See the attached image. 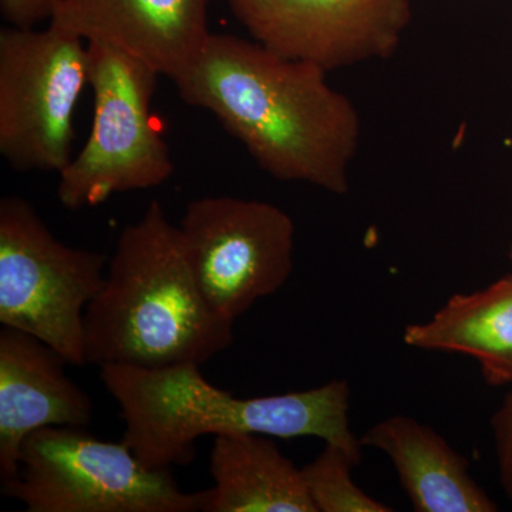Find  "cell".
<instances>
[{"mask_svg": "<svg viewBox=\"0 0 512 512\" xmlns=\"http://www.w3.org/2000/svg\"><path fill=\"white\" fill-rule=\"evenodd\" d=\"M171 82L185 103L220 121L266 174L348 194L362 119L322 67L255 40L211 33L197 59Z\"/></svg>", "mask_w": 512, "mask_h": 512, "instance_id": "6da1fadb", "label": "cell"}, {"mask_svg": "<svg viewBox=\"0 0 512 512\" xmlns=\"http://www.w3.org/2000/svg\"><path fill=\"white\" fill-rule=\"evenodd\" d=\"M100 376L121 410L123 441L151 468L187 466L204 436L265 434L316 437L359 464L362 443L350 429L346 380L305 390L241 399L208 382L197 363L164 367L104 366Z\"/></svg>", "mask_w": 512, "mask_h": 512, "instance_id": "7a4b0ae2", "label": "cell"}, {"mask_svg": "<svg viewBox=\"0 0 512 512\" xmlns=\"http://www.w3.org/2000/svg\"><path fill=\"white\" fill-rule=\"evenodd\" d=\"M234 342L197 284L178 227L158 201L117 238L106 281L84 313L87 365L208 362Z\"/></svg>", "mask_w": 512, "mask_h": 512, "instance_id": "3957f363", "label": "cell"}, {"mask_svg": "<svg viewBox=\"0 0 512 512\" xmlns=\"http://www.w3.org/2000/svg\"><path fill=\"white\" fill-rule=\"evenodd\" d=\"M93 121L89 138L59 174L57 197L70 211L170 180L174 161L151 116L160 74L106 43L87 42Z\"/></svg>", "mask_w": 512, "mask_h": 512, "instance_id": "277c9868", "label": "cell"}, {"mask_svg": "<svg viewBox=\"0 0 512 512\" xmlns=\"http://www.w3.org/2000/svg\"><path fill=\"white\" fill-rule=\"evenodd\" d=\"M2 494L29 512H197L204 504V491L185 493L171 468L147 467L123 440L70 426L30 434Z\"/></svg>", "mask_w": 512, "mask_h": 512, "instance_id": "5b68a950", "label": "cell"}, {"mask_svg": "<svg viewBox=\"0 0 512 512\" xmlns=\"http://www.w3.org/2000/svg\"><path fill=\"white\" fill-rule=\"evenodd\" d=\"M106 256L63 244L25 198L0 200V323L87 365L84 313L106 281Z\"/></svg>", "mask_w": 512, "mask_h": 512, "instance_id": "8992f818", "label": "cell"}, {"mask_svg": "<svg viewBox=\"0 0 512 512\" xmlns=\"http://www.w3.org/2000/svg\"><path fill=\"white\" fill-rule=\"evenodd\" d=\"M87 86L83 37L52 22L2 29L0 154L13 170L62 173L74 156V117Z\"/></svg>", "mask_w": 512, "mask_h": 512, "instance_id": "52a82bcc", "label": "cell"}, {"mask_svg": "<svg viewBox=\"0 0 512 512\" xmlns=\"http://www.w3.org/2000/svg\"><path fill=\"white\" fill-rule=\"evenodd\" d=\"M178 231L202 295L228 322L279 291L292 274L295 224L269 202L197 198L185 208Z\"/></svg>", "mask_w": 512, "mask_h": 512, "instance_id": "ba28073f", "label": "cell"}, {"mask_svg": "<svg viewBox=\"0 0 512 512\" xmlns=\"http://www.w3.org/2000/svg\"><path fill=\"white\" fill-rule=\"evenodd\" d=\"M256 43L330 73L396 55L413 0H225Z\"/></svg>", "mask_w": 512, "mask_h": 512, "instance_id": "9c48e42d", "label": "cell"}, {"mask_svg": "<svg viewBox=\"0 0 512 512\" xmlns=\"http://www.w3.org/2000/svg\"><path fill=\"white\" fill-rule=\"evenodd\" d=\"M211 0H62L50 22L174 80L204 49Z\"/></svg>", "mask_w": 512, "mask_h": 512, "instance_id": "30bf717a", "label": "cell"}, {"mask_svg": "<svg viewBox=\"0 0 512 512\" xmlns=\"http://www.w3.org/2000/svg\"><path fill=\"white\" fill-rule=\"evenodd\" d=\"M64 359L43 340L3 326L0 330V477L19 468L30 434L47 427H87L89 394L67 376Z\"/></svg>", "mask_w": 512, "mask_h": 512, "instance_id": "8fae6325", "label": "cell"}, {"mask_svg": "<svg viewBox=\"0 0 512 512\" xmlns=\"http://www.w3.org/2000/svg\"><path fill=\"white\" fill-rule=\"evenodd\" d=\"M392 460L417 512H494V501L468 471V461L429 426L392 416L360 439Z\"/></svg>", "mask_w": 512, "mask_h": 512, "instance_id": "7c38bea8", "label": "cell"}, {"mask_svg": "<svg viewBox=\"0 0 512 512\" xmlns=\"http://www.w3.org/2000/svg\"><path fill=\"white\" fill-rule=\"evenodd\" d=\"M210 474L214 487L204 491L202 512H318L302 470L281 453L274 437H214Z\"/></svg>", "mask_w": 512, "mask_h": 512, "instance_id": "4fadbf2b", "label": "cell"}, {"mask_svg": "<svg viewBox=\"0 0 512 512\" xmlns=\"http://www.w3.org/2000/svg\"><path fill=\"white\" fill-rule=\"evenodd\" d=\"M403 340L416 349L474 357L487 383L512 384V275L453 296L429 322L407 326Z\"/></svg>", "mask_w": 512, "mask_h": 512, "instance_id": "5bb4252c", "label": "cell"}, {"mask_svg": "<svg viewBox=\"0 0 512 512\" xmlns=\"http://www.w3.org/2000/svg\"><path fill=\"white\" fill-rule=\"evenodd\" d=\"M357 466L346 451L326 443L325 450L308 466L302 468L306 490L318 512H389V505L380 503L357 487L352 478Z\"/></svg>", "mask_w": 512, "mask_h": 512, "instance_id": "9a60e30c", "label": "cell"}, {"mask_svg": "<svg viewBox=\"0 0 512 512\" xmlns=\"http://www.w3.org/2000/svg\"><path fill=\"white\" fill-rule=\"evenodd\" d=\"M493 430L501 484L512 500V390L494 414Z\"/></svg>", "mask_w": 512, "mask_h": 512, "instance_id": "2e32d148", "label": "cell"}, {"mask_svg": "<svg viewBox=\"0 0 512 512\" xmlns=\"http://www.w3.org/2000/svg\"><path fill=\"white\" fill-rule=\"evenodd\" d=\"M62 0H0L3 19L13 28H35L52 20Z\"/></svg>", "mask_w": 512, "mask_h": 512, "instance_id": "e0dca14e", "label": "cell"}, {"mask_svg": "<svg viewBox=\"0 0 512 512\" xmlns=\"http://www.w3.org/2000/svg\"><path fill=\"white\" fill-rule=\"evenodd\" d=\"M508 256H510V261L512 264V242H511V247H510V254H508Z\"/></svg>", "mask_w": 512, "mask_h": 512, "instance_id": "ac0fdd59", "label": "cell"}]
</instances>
